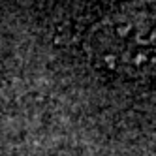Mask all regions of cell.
<instances>
[{"label":"cell","mask_w":156,"mask_h":156,"mask_svg":"<svg viewBox=\"0 0 156 156\" xmlns=\"http://www.w3.org/2000/svg\"><path fill=\"white\" fill-rule=\"evenodd\" d=\"M87 53L96 66L124 77L149 75L154 70V23L147 13L130 12L96 25Z\"/></svg>","instance_id":"obj_1"}]
</instances>
